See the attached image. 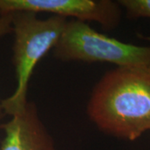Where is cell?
I'll return each instance as SVG.
<instances>
[{
	"mask_svg": "<svg viewBox=\"0 0 150 150\" xmlns=\"http://www.w3.org/2000/svg\"><path fill=\"white\" fill-rule=\"evenodd\" d=\"M5 136L0 150H57L54 140L38 115L36 104L28 102L23 112L0 124Z\"/></svg>",
	"mask_w": 150,
	"mask_h": 150,
	"instance_id": "5",
	"label": "cell"
},
{
	"mask_svg": "<svg viewBox=\"0 0 150 150\" xmlns=\"http://www.w3.org/2000/svg\"><path fill=\"white\" fill-rule=\"evenodd\" d=\"M2 100L3 99L0 98V120L4 118V116L5 115V112H4V108H3V104H2Z\"/></svg>",
	"mask_w": 150,
	"mask_h": 150,
	"instance_id": "8",
	"label": "cell"
},
{
	"mask_svg": "<svg viewBox=\"0 0 150 150\" xmlns=\"http://www.w3.org/2000/svg\"><path fill=\"white\" fill-rule=\"evenodd\" d=\"M118 3L129 19L150 18V0H119Z\"/></svg>",
	"mask_w": 150,
	"mask_h": 150,
	"instance_id": "6",
	"label": "cell"
},
{
	"mask_svg": "<svg viewBox=\"0 0 150 150\" xmlns=\"http://www.w3.org/2000/svg\"><path fill=\"white\" fill-rule=\"evenodd\" d=\"M12 32V13H4L0 8V38Z\"/></svg>",
	"mask_w": 150,
	"mask_h": 150,
	"instance_id": "7",
	"label": "cell"
},
{
	"mask_svg": "<svg viewBox=\"0 0 150 150\" xmlns=\"http://www.w3.org/2000/svg\"><path fill=\"white\" fill-rule=\"evenodd\" d=\"M0 8L4 13H50L66 19L96 22L108 31L118 27L122 18V7L112 0H0Z\"/></svg>",
	"mask_w": 150,
	"mask_h": 150,
	"instance_id": "4",
	"label": "cell"
},
{
	"mask_svg": "<svg viewBox=\"0 0 150 150\" xmlns=\"http://www.w3.org/2000/svg\"><path fill=\"white\" fill-rule=\"evenodd\" d=\"M88 117L101 132L134 141L150 130V66L108 71L87 104Z\"/></svg>",
	"mask_w": 150,
	"mask_h": 150,
	"instance_id": "1",
	"label": "cell"
},
{
	"mask_svg": "<svg viewBox=\"0 0 150 150\" xmlns=\"http://www.w3.org/2000/svg\"><path fill=\"white\" fill-rule=\"evenodd\" d=\"M53 55L64 62H102L124 66H150V46L123 43L97 32L84 22L67 21Z\"/></svg>",
	"mask_w": 150,
	"mask_h": 150,
	"instance_id": "3",
	"label": "cell"
},
{
	"mask_svg": "<svg viewBox=\"0 0 150 150\" xmlns=\"http://www.w3.org/2000/svg\"><path fill=\"white\" fill-rule=\"evenodd\" d=\"M37 14L30 11L12 13V32L14 33L13 64L17 86L10 97L2 100L5 114L10 116L25 109L33 72L39 60L57 44L68 21L56 15L41 19Z\"/></svg>",
	"mask_w": 150,
	"mask_h": 150,
	"instance_id": "2",
	"label": "cell"
}]
</instances>
